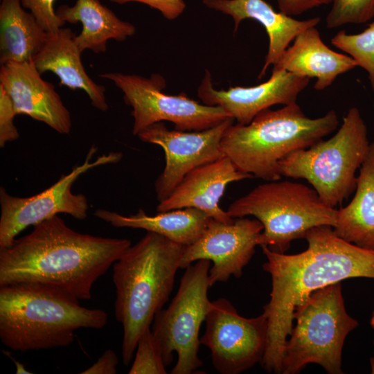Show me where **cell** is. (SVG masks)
<instances>
[{
    "mask_svg": "<svg viewBox=\"0 0 374 374\" xmlns=\"http://www.w3.org/2000/svg\"><path fill=\"white\" fill-rule=\"evenodd\" d=\"M332 228L324 225L310 229L304 236L308 247L297 254L261 246L267 260L262 267L271 277L270 300L263 307L267 335L261 362L269 373H280L294 313L313 292L347 278H374V251L340 238Z\"/></svg>",
    "mask_w": 374,
    "mask_h": 374,
    "instance_id": "obj_1",
    "label": "cell"
},
{
    "mask_svg": "<svg viewBox=\"0 0 374 374\" xmlns=\"http://www.w3.org/2000/svg\"><path fill=\"white\" fill-rule=\"evenodd\" d=\"M130 246L127 239L74 231L56 215L0 249V286L42 283L89 300L95 282Z\"/></svg>",
    "mask_w": 374,
    "mask_h": 374,
    "instance_id": "obj_2",
    "label": "cell"
},
{
    "mask_svg": "<svg viewBox=\"0 0 374 374\" xmlns=\"http://www.w3.org/2000/svg\"><path fill=\"white\" fill-rule=\"evenodd\" d=\"M108 314L82 306L56 287L21 283L0 286V339L14 351L64 347L80 328L101 329Z\"/></svg>",
    "mask_w": 374,
    "mask_h": 374,
    "instance_id": "obj_3",
    "label": "cell"
},
{
    "mask_svg": "<svg viewBox=\"0 0 374 374\" xmlns=\"http://www.w3.org/2000/svg\"><path fill=\"white\" fill-rule=\"evenodd\" d=\"M186 247L148 231L114 263V312L123 330L125 365L132 361L140 335L168 301Z\"/></svg>",
    "mask_w": 374,
    "mask_h": 374,
    "instance_id": "obj_4",
    "label": "cell"
},
{
    "mask_svg": "<svg viewBox=\"0 0 374 374\" xmlns=\"http://www.w3.org/2000/svg\"><path fill=\"white\" fill-rule=\"evenodd\" d=\"M339 124L335 110L310 118L294 103L277 110L264 109L248 125H230L220 147L240 172L267 181H277L282 177L279 161L283 158L314 145Z\"/></svg>",
    "mask_w": 374,
    "mask_h": 374,
    "instance_id": "obj_5",
    "label": "cell"
},
{
    "mask_svg": "<svg viewBox=\"0 0 374 374\" xmlns=\"http://www.w3.org/2000/svg\"><path fill=\"white\" fill-rule=\"evenodd\" d=\"M232 218L253 215L263 226L258 244L285 253L292 240L319 226L334 227L337 210L326 205L316 190L301 183L271 181L260 184L232 202Z\"/></svg>",
    "mask_w": 374,
    "mask_h": 374,
    "instance_id": "obj_6",
    "label": "cell"
},
{
    "mask_svg": "<svg viewBox=\"0 0 374 374\" xmlns=\"http://www.w3.org/2000/svg\"><path fill=\"white\" fill-rule=\"evenodd\" d=\"M369 145L366 125L359 110L353 107L332 137L283 158L280 174L306 179L321 200L335 208L355 190V172L364 161Z\"/></svg>",
    "mask_w": 374,
    "mask_h": 374,
    "instance_id": "obj_7",
    "label": "cell"
},
{
    "mask_svg": "<svg viewBox=\"0 0 374 374\" xmlns=\"http://www.w3.org/2000/svg\"><path fill=\"white\" fill-rule=\"evenodd\" d=\"M296 325L286 340L283 374L299 373L308 364L330 374L342 373L341 353L348 333L358 326L346 312L340 282L313 292L294 313Z\"/></svg>",
    "mask_w": 374,
    "mask_h": 374,
    "instance_id": "obj_8",
    "label": "cell"
},
{
    "mask_svg": "<svg viewBox=\"0 0 374 374\" xmlns=\"http://www.w3.org/2000/svg\"><path fill=\"white\" fill-rule=\"evenodd\" d=\"M210 265V260H199L187 267L170 305L154 318L151 330L166 366L172 362L173 352L177 354L172 374L193 373L203 364L198 356L199 332L213 306L208 298Z\"/></svg>",
    "mask_w": 374,
    "mask_h": 374,
    "instance_id": "obj_9",
    "label": "cell"
},
{
    "mask_svg": "<svg viewBox=\"0 0 374 374\" xmlns=\"http://www.w3.org/2000/svg\"><path fill=\"white\" fill-rule=\"evenodd\" d=\"M99 76L114 82L122 91L125 103L132 107L134 135L163 121L172 123L178 130L200 131L232 118L220 107L201 104L184 93H166V80L160 74L149 78L115 72Z\"/></svg>",
    "mask_w": 374,
    "mask_h": 374,
    "instance_id": "obj_10",
    "label": "cell"
},
{
    "mask_svg": "<svg viewBox=\"0 0 374 374\" xmlns=\"http://www.w3.org/2000/svg\"><path fill=\"white\" fill-rule=\"evenodd\" d=\"M97 150L92 145L82 164L74 167L70 173L62 175L53 185L33 196H12L1 187L0 249L10 246L17 235L28 226L58 213H66L79 220L87 217V199L83 194L73 193V184L89 169L117 163L123 157L121 152H112L91 161Z\"/></svg>",
    "mask_w": 374,
    "mask_h": 374,
    "instance_id": "obj_11",
    "label": "cell"
},
{
    "mask_svg": "<svg viewBox=\"0 0 374 374\" xmlns=\"http://www.w3.org/2000/svg\"><path fill=\"white\" fill-rule=\"evenodd\" d=\"M200 344L211 353L214 368L222 374H238L258 362L265 352L267 318L262 312L253 318L240 316L224 298L213 301Z\"/></svg>",
    "mask_w": 374,
    "mask_h": 374,
    "instance_id": "obj_12",
    "label": "cell"
},
{
    "mask_svg": "<svg viewBox=\"0 0 374 374\" xmlns=\"http://www.w3.org/2000/svg\"><path fill=\"white\" fill-rule=\"evenodd\" d=\"M233 121L230 118L200 131L170 130L159 122L138 134L142 141L158 145L165 152L166 166L154 184L159 202L167 199L190 171L225 157L220 143Z\"/></svg>",
    "mask_w": 374,
    "mask_h": 374,
    "instance_id": "obj_13",
    "label": "cell"
},
{
    "mask_svg": "<svg viewBox=\"0 0 374 374\" xmlns=\"http://www.w3.org/2000/svg\"><path fill=\"white\" fill-rule=\"evenodd\" d=\"M262 230V223L256 218L238 217L229 223L211 218L199 239L186 247L180 268L186 269L199 260L212 261L208 271L210 287L226 283L231 276L240 278L258 245Z\"/></svg>",
    "mask_w": 374,
    "mask_h": 374,
    "instance_id": "obj_14",
    "label": "cell"
},
{
    "mask_svg": "<svg viewBox=\"0 0 374 374\" xmlns=\"http://www.w3.org/2000/svg\"><path fill=\"white\" fill-rule=\"evenodd\" d=\"M309 82L308 78L273 67L269 79L258 85L216 90L206 70L197 89V96L203 104L220 107L237 123L248 125L258 113L272 105L296 103L299 94Z\"/></svg>",
    "mask_w": 374,
    "mask_h": 374,
    "instance_id": "obj_15",
    "label": "cell"
},
{
    "mask_svg": "<svg viewBox=\"0 0 374 374\" xmlns=\"http://www.w3.org/2000/svg\"><path fill=\"white\" fill-rule=\"evenodd\" d=\"M0 86L11 98L17 114L43 122L60 134L70 133L69 111L54 85L42 78L32 60L1 65Z\"/></svg>",
    "mask_w": 374,
    "mask_h": 374,
    "instance_id": "obj_16",
    "label": "cell"
},
{
    "mask_svg": "<svg viewBox=\"0 0 374 374\" xmlns=\"http://www.w3.org/2000/svg\"><path fill=\"white\" fill-rule=\"evenodd\" d=\"M240 172L228 157L202 165L185 175L171 195L160 202L158 212L184 208H195L211 218L225 223L231 222L226 211L220 206V201L229 183L251 178Z\"/></svg>",
    "mask_w": 374,
    "mask_h": 374,
    "instance_id": "obj_17",
    "label": "cell"
},
{
    "mask_svg": "<svg viewBox=\"0 0 374 374\" xmlns=\"http://www.w3.org/2000/svg\"><path fill=\"white\" fill-rule=\"evenodd\" d=\"M208 8L230 15L234 21V32L240 22L252 19L259 22L269 37V48L263 67L258 75L261 78L271 64L281 57L298 34L316 26L321 21L319 17L298 20L282 12H276L264 0H202Z\"/></svg>",
    "mask_w": 374,
    "mask_h": 374,
    "instance_id": "obj_18",
    "label": "cell"
},
{
    "mask_svg": "<svg viewBox=\"0 0 374 374\" xmlns=\"http://www.w3.org/2000/svg\"><path fill=\"white\" fill-rule=\"evenodd\" d=\"M357 66L350 57L330 49L321 38L315 26L296 35L273 67L301 77L316 78L314 88L323 90L330 86L338 75Z\"/></svg>",
    "mask_w": 374,
    "mask_h": 374,
    "instance_id": "obj_19",
    "label": "cell"
},
{
    "mask_svg": "<svg viewBox=\"0 0 374 374\" xmlns=\"http://www.w3.org/2000/svg\"><path fill=\"white\" fill-rule=\"evenodd\" d=\"M75 36L71 29L63 27L48 33L45 44L32 61L41 74L53 72L60 84L83 90L95 108L105 112L109 108L105 87L96 83L86 72L81 60L82 52L75 42Z\"/></svg>",
    "mask_w": 374,
    "mask_h": 374,
    "instance_id": "obj_20",
    "label": "cell"
},
{
    "mask_svg": "<svg viewBox=\"0 0 374 374\" xmlns=\"http://www.w3.org/2000/svg\"><path fill=\"white\" fill-rule=\"evenodd\" d=\"M56 12L66 23L82 24L80 33L74 37L81 52L105 53L108 40L123 42L136 32L132 24L119 19L99 0H77L73 6L61 5Z\"/></svg>",
    "mask_w": 374,
    "mask_h": 374,
    "instance_id": "obj_21",
    "label": "cell"
},
{
    "mask_svg": "<svg viewBox=\"0 0 374 374\" xmlns=\"http://www.w3.org/2000/svg\"><path fill=\"white\" fill-rule=\"evenodd\" d=\"M95 216L114 227L142 229L163 235L172 242L188 246L204 231L211 217L195 208L159 212L149 215L143 209L134 215H123L105 209H97Z\"/></svg>",
    "mask_w": 374,
    "mask_h": 374,
    "instance_id": "obj_22",
    "label": "cell"
},
{
    "mask_svg": "<svg viewBox=\"0 0 374 374\" xmlns=\"http://www.w3.org/2000/svg\"><path fill=\"white\" fill-rule=\"evenodd\" d=\"M332 230L340 238L374 251V142L357 177L355 194L345 207L337 210Z\"/></svg>",
    "mask_w": 374,
    "mask_h": 374,
    "instance_id": "obj_23",
    "label": "cell"
},
{
    "mask_svg": "<svg viewBox=\"0 0 374 374\" xmlns=\"http://www.w3.org/2000/svg\"><path fill=\"white\" fill-rule=\"evenodd\" d=\"M48 35L19 0L1 1V65L31 61L43 47Z\"/></svg>",
    "mask_w": 374,
    "mask_h": 374,
    "instance_id": "obj_24",
    "label": "cell"
},
{
    "mask_svg": "<svg viewBox=\"0 0 374 374\" xmlns=\"http://www.w3.org/2000/svg\"><path fill=\"white\" fill-rule=\"evenodd\" d=\"M331 44L348 54L368 75L371 87L374 91V21L358 34L338 32Z\"/></svg>",
    "mask_w": 374,
    "mask_h": 374,
    "instance_id": "obj_25",
    "label": "cell"
},
{
    "mask_svg": "<svg viewBox=\"0 0 374 374\" xmlns=\"http://www.w3.org/2000/svg\"><path fill=\"white\" fill-rule=\"evenodd\" d=\"M326 26L335 28L348 24H364L374 17V0H333Z\"/></svg>",
    "mask_w": 374,
    "mask_h": 374,
    "instance_id": "obj_26",
    "label": "cell"
},
{
    "mask_svg": "<svg viewBox=\"0 0 374 374\" xmlns=\"http://www.w3.org/2000/svg\"><path fill=\"white\" fill-rule=\"evenodd\" d=\"M136 353L129 374H166L160 348L150 328L140 335L136 347Z\"/></svg>",
    "mask_w": 374,
    "mask_h": 374,
    "instance_id": "obj_27",
    "label": "cell"
},
{
    "mask_svg": "<svg viewBox=\"0 0 374 374\" xmlns=\"http://www.w3.org/2000/svg\"><path fill=\"white\" fill-rule=\"evenodd\" d=\"M21 6L29 10L41 26L48 33H53L65 25L55 10V0H19Z\"/></svg>",
    "mask_w": 374,
    "mask_h": 374,
    "instance_id": "obj_28",
    "label": "cell"
},
{
    "mask_svg": "<svg viewBox=\"0 0 374 374\" xmlns=\"http://www.w3.org/2000/svg\"><path fill=\"white\" fill-rule=\"evenodd\" d=\"M17 115L12 101L6 91L0 86V146L17 139L19 136L14 124V118Z\"/></svg>",
    "mask_w": 374,
    "mask_h": 374,
    "instance_id": "obj_29",
    "label": "cell"
},
{
    "mask_svg": "<svg viewBox=\"0 0 374 374\" xmlns=\"http://www.w3.org/2000/svg\"><path fill=\"white\" fill-rule=\"evenodd\" d=\"M118 3L125 4L129 2H138L145 4L159 10L168 20H173L180 16L186 8L184 0H109Z\"/></svg>",
    "mask_w": 374,
    "mask_h": 374,
    "instance_id": "obj_30",
    "label": "cell"
},
{
    "mask_svg": "<svg viewBox=\"0 0 374 374\" xmlns=\"http://www.w3.org/2000/svg\"><path fill=\"white\" fill-rule=\"evenodd\" d=\"M280 12L289 16H296L319 7L329 4L333 0H276Z\"/></svg>",
    "mask_w": 374,
    "mask_h": 374,
    "instance_id": "obj_31",
    "label": "cell"
},
{
    "mask_svg": "<svg viewBox=\"0 0 374 374\" xmlns=\"http://www.w3.org/2000/svg\"><path fill=\"white\" fill-rule=\"evenodd\" d=\"M118 359L116 354L111 349H107L98 359L82 374H115L117 372Z\"/></svg>",
    "mask_w": 374,
    "mask_h": 374,
    "instance_id": "obj_32",
    "label": "cell"
},
{
    "mask_svg": "<svg viewBox=\"0 0 374 374\" xmlns=\"http://www.w3.org/2000/svg\"><path fill=\"white\" fill-rule=\"evenodd\" d=\"M370 323H371V326L373 327V328L374 329V319H371Z\"/></svg>",
    "mask_w": 374,
    "mask_h": 374,
    "instance_id": "obj_33",
    "label": "cell"
},
{
    "mask_svg": "<svg viewBox=\"0 0 374 374\" xmlns=\"http://www.w3.org/2000/svg\"><path fill=\"white\" fill-rule=\"evenodd\" d=\"M371 319H374V312H373V315H372Z\"/></svg>",
    "mask_w": 374,
    "mask_h": 374,
    "instance_id": "obj_34",
    "label": "cell"
}]
</instances>
